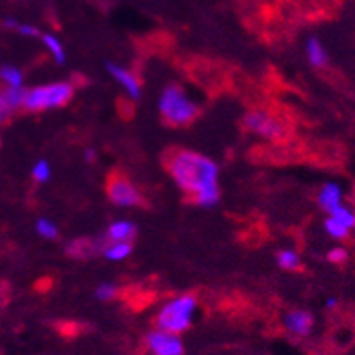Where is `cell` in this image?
<instances>
[{
    "label": "cell",
    "instance_id": "1",
    "mask_svg": "<svg viewBox=\"0 0 355 355\" xmlns=\"http://www.w3.org/2000/svg\"><path fill=\"white\" fill-rule=\"evenodd\" d=\"M167 171L196 205L211 209L220 201V167L209 156L187 149L174 150L167 158Z\"/></svg>",
    "mask_w": 355,
    "mask_h": 355
},
{
    "label": "cell",
    "instance_id": "2",
    "mask_svg": "<svg viewBox=\"0 0 355 355\" xmlns=\"http://www.w3.org/2000/svg\"><path fill=\"white\" fill-rule=\"evenodd\" d=\"M75 85L71 82H49V84L37 85V87L24 89L22 109L29 112L51 111L60 109L73 100Z\"/></svg>",
    "mask_w": 355,
    "mask_h": 355
},
{
    "label": "cell",
    "instance_id": "3",
    "mask_svg": "<svg viewBox=\"0 0 355 355\" xmlns=\"http://www.w3.org/2000/svg\"><path fill=\"white\" fill-rule=\"evenodd\" d=\"M158 109L165 122L176 127L192 123L196 120L198 112H200L198 103L185 93V89L176 84L167 85L162 91L158 100Z\"/></svg>",
    "mask_w": 355,
    "mask_h": 355
},
{
    "label": "cell",
    "instance_id": "4",
    "mask_svg": "<svg viewBox=\"0 0 355 355\" xmlns=\"http://www.w3.org/2000/svg\"><path fill=\"white\" fill-rule=\"evenodd\" d=\"M198 310V301L192 294L176 295L173 300L159 309L156 313V328L167 330V332L180 334L187 332L194 322V315Z\"/></svg>",
    "mask_w": 355,
    "mask_h": 355
},
{
    "label": "cell",
    "instance_id": "5",
    "mask_svg": "<svg viewBox=\"0 0 355 355\" xmlns=\"http://www.w3.org/2000/svg\"><path fill=\"white\" fill-rule=\"evenodd\" d=\"M243 125L247 131L259 136L263 140L279 141L286 136V125L279 118L265 109H250L245 114Z\"/></svg>",
    "mask_w": 355,
    "mask_h": 355
},
{
    "label": "cell",
    "instance_id": "6",
    "mask_svg": "<svg viewBox=\"0 0 355 355\" xmlns=\"http://www.w3.org/2000/svg\"><path fill=\"white\" fill-rule=\"evenodd\" d=\"M107 196L109 200L116 207H138L144 203V196H141L140 189L136 187L135 183L123 174H114L109 178L107 182Z\"/></svg>",
    "mask_w": 355,
    "mask_h": 355
},
{
    "label": "cell",
    "instance_id": "7",
    "mask_svg": "<svg viewBox=\"0 0 355 355\" xmlns=\"http://www.w3.org/2000/svg\"><path fill=\"white\" fill-rule=\"evenodd\" d=\"M145 345L150 355H183V341L180 334L167 332L162 328H156L147 334Z\"/></svg>",
    "mask_w": 355,
    "mask_h": 355
},
{
    "label": "cell",
    "instance_id": "8",
    "mask_svg": "<svg viewBox=\"0 0 355 355\" xmlns=\"http://www.w3.org/2000/svg\"><path fill=\"white\" fill-rule=\"evenodd\" d=\"M107 73L114 82H116L120 87L125 91V94L129 96L131 100H140L141 96V82L140 78L129 71L127 67L123 66H118V64H112L109 62L107 64Z\"/></svg>",
    "mask_w": 355,
    "mask_h": 355
},
{
    "label": "cell",
    "instance_id": "9",
    "mask_svg": "<svg viewBox=\"0 0 355 355\" xmlns=\"http://www.w3.org/2000/svg\"><path fill=\"white\" fill-rule=\"evenodd\" d=\"M283 327L290 336L306 337L313 330V315L309 310H290L283 318Z\"/></svg>",
    "mask_w": 355,
    "mask_h": 355
},
{
    "label": "cell",
    "instance_id": "10",
    "mask_svg": "<svg viewBox=\"0 0 355 355\" xmlns=\"http://www.w3.org/2000/svg\"><path fill=\"white\" fill-rule=\"evenodd\" d=\"M22 96L24 87H4L0 91V127L10 122L15 112L19 111V109H22Z\"/></svg>",
    "mask_w": 355,
    "mask_h": 355
},
{
    "label": "cell",
    "instance_id": "11",
    "mask_svg": "<svg viewBox=\"0 0 355 355\" xmlns=\"http://www.w3.org/2000/svg\"><path fill=\"white\" fill-rule=\"evenodd\" d=\"M318 203L322 211H334L343 203V187L336 182L324 183L318 192Z\"/></svg>",
    "mask_w": 355,
    "mask_h": 355
},
{
    "label": "cell",
    "instance_id": "12",
    "mask_svg": "<svg viewBox=\"0 0 355 355\" xmlns=\"http://www.w3.org/2000/svg\"><path fill=\"white\" fill-rule=\"evenodd\" d=\"M136 234V225L129 220L112 221L105 230L107 241H131Z\"/></svg>",
    "mask_w": 355,
    "mask_h": 355
},
{
    "label": "cell",
    "instance_id": "13",
    "mask_svg": "<svg viewBox=\"0 0 355 355\" xmlns=\"http://www.w3.org/2000/svg\"><path fill=\"white\" fill-rule=\"evenodd\" d=\"M100 250L107 261H125L127 257L132 254V243L131 241H107Z\"/></svg>",
    "mask_w": 355,
    "mask_h": 355
},
{
    "label": "cell",
    "instance_id": "14",
    "mask_svg": "<svg viewBox=\"0 0 355 355\" xmlns=\"http://www.w3.org/2000/svg\"><path fill=\"white\" fill-rule=\"evenodd\" d=\"M304 53H306V58H309L310 66L324 67L328 64L327 47L322 46V42L319 38H309V40H306V46H304Z\"/></svg>",
    "mask_w": 355,
    "mask_h": 355
},
{
    "label": "cell",
    "instance_id": "15",
    "mask_svg": "<svg viewBox=\"0 0 355 355\" xmlns=\"http://www.w3.org/2000/svg\"><path fill=\"white\" fill-rule=\"evenodd\" d=\"M40 40H42L44 47H46L47 53L51 55V58L56 64H64L66 62V47H64L60 38H56L53 33H42L40 35Z\"/></svg>",
    "mask_w": 355,
    "mask_h": 355
},
{
    "label": "cell",
    "instance_id": "16",
    "mask_svg": "<svg viewBox=\"0 0 355 355\" xmlns=\"http://www.w3.org/2000/svg\"><path fill=\"white\" fill-rule=\"evenodd\" d=\"M276 263L279 268H283V270H288V272L300 270L301 256L297 250H294V248H283V250H279V252H277Z\"/></svg>",
    "mask_w": 355,
    "mask_h": 355
},
{
    "label": "cell",
    "instance_id": "17",
    "mask_svg": "<svg viewBox=\"0 0 355 355\" xmlns=\"http://www.w3.org/2000/svg\"><path fill=\"white\" fill-rule=\"evenodd\" d=\"M2 26H4L6 29H11V31H15V33H19L20 37H28V38L38 37L40 38V35H42V31H40L37 26H33V24L19 22L17 19H4Z\"/></svg>",
    "mask_w": 355,
    "mask_h": 355
},
{
    "label": "cell",
    "instance_id": "18",
    "mask_svg": "<svg viewBox=\"0 0 355 355\" xmlns=\"http://www.w3.org/2000/svg\"><path fill=\"white\" fill-rule=\"evenodd\" d=\"M0 80L4 82L6 87L22 89L24 87V75L19 67L15 66H2L0 67Z\"/></svg>",
    "mask_w": 355,
    "mask_h": 355
},
{
    "label": "cell",
    "instance_id": "19",
    "mask_svg": "<svg viewBox=\"0 0 355 355\" xmlns=\"http://www.w3.org/2000/svg\"><path fill=\"white\" fill-rule=\"evenodd\" d=\"M324 232L330 236L332 239H337V241H341V239L348 238V234H350V229L345 227L341 221H337L334 216L328 214V218L324 220Z\"/></svg>",
    "mask_w": 355,
    "mask_h": 355
},
{
    "label": "cell",
    "instance_id": "20",
    "mask_svg": "<svg viewBox=\"0 0 355 355\" xmlns=\"http://www.w3.org/2000/svg\"><path fill=\"white\" fill-rule=\"evenodd\" d=\"M330 216H334L337 221H341L345 227H348L350 230L355 229V212L352 211L350 207L345 205V203H341L339 207H336L334 211L328 212Z\"/></svg>",
    "mask_w": 355,
    "mask_h": 355
},
{
    "label": "cell",
    "instance_id": "21",
    "mask_svg": "<svg viewBox=\"0 0 355 355\" xmlns=\"http://www.w3.org/2000/svg\"><path fill=\"white\" fill-rule=\"evenodd\" d=\"M51 164L47 159H38L37 164L33 165V168H31V176H33L37 183H47L51 180Z\"/></svg>",
    "mask_w": 355,
    "mask_h": 355
},
{
    "label": "cell",
    "instance_id": "22",
    "mask_svg": "<svg viewBox=\"0 0 355 355\" xmlns=\"http://www.w3.org/2000/svg\"><path fill=\"white\" fill-rule=\"evenodd\" d=\"M35 230H37L38 236L44 239L58 238V227H56L51 220H47V218H40V220H37V223H35Z\"/></svg>",
    "mask_w": 355,
    "mask_h": 355
},
{
    "label": "cell",
    "instance_id": "23",
    "mask_svg": "<svg viewBox=\"0 0 355 355\" xmlns=\"http://www.w3.org/2000/svg\"><path fill=\"white\" fill-rule=\"evenodd\" d=\"M118 295V286L114 283H100L94 290V297L98 301H112Z\"/></svg>",
    "mask_w": 355,
    "mask_h": 355
},
{
    "label": "cell",
    "instance_id": "24",
    "mask_svg": "<svg viewBox=\"0 0 355 355\" xmlns=\"http://www.w3.org/2000/svg\"><path fill=\"white\" fill-rule=\"evenodd\" d=\"M327 259L332 265H343V263L348 261V250L345 247H334L332 250H328Z\"/></svg>",
    "mask_w": 355,
    "mask_h": 355
},
{
    "label": "cell",
    "instance_id": "25",
    "mask_svg": "<svg viewBox=\"0 0 355 355\" xmlns=\"http://www.w3.org/2000/svg\"><path fill=\"white\" fill-rule=\"evenodd\" d=\"M84 158H85V162H87V164H93L94 159H96V150L87 149V150H85Z\"/></svg>",
    "mask_w": 355,
    "mask_h": 355
},
{
    "label": "cell",
    "instance_id": "26",
    "mask_svg": "<svg viewBox=\"0 0 355 355\" xmlns=\"http://www.w3.org/2000/svg\"><path fill=\"white\" fill-rule=\"evenodd\" d=\"M339 304V301H337V297H328L327 303H324V306H327L328 310H334Z\"/></svg>",
    "mask_w": 355,
    "mask_h": 355
}]
</instances>
